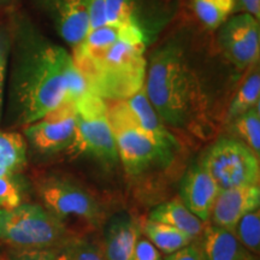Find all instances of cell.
<instances>
[{
    "mask_svg": "<svg viewBox=\"0 0 260 260\" xmlns=\"http://www.w3.org/2000/svg\"><path fill=\"white\" fill-rule=\"evenodd\" d=\"M10 111L16 125L27 126L67 102L88 92L69 51L45 37L24 16L11 19Z\"/></svg>",
    "mask_w": 260,
    "mask_h": 260,
    "instance_id": "cell-1",
    "label": "cell"
},
{
    "mask_svg": "<svg viewBox=\"0 0 260 260\" xmlns=\"http://www.w3.org/2000/svg\"><path fill=\"white\" fill-rule=\"evenodd\" d=\"M145 92L171 132L206 140L213 132L212 99L188 38H168L147 59Z\"/></svg>",
    "mask_w": 260,
    "mask_h": 260,
    "instance_id": "cell-2",
    "label": "cell"
},
{
    "mask_svg": "<svg viewBox=\"0 0 260 260\" xmlns=\"http://www.w3.org/2000/svg\"><path fill=\"white\" fill-rule=\"evenodd\" d=\"M145 52V34L135 22L92 29L71 56L88 92L105 102H115L128 99L144 88Z\"/></svg>",
    "mask_w": 260,
    "mask_h": 260,
    "instance_id": "cell-3",
    "label": "cell"
},
{
    "mask_svg": "<svg viewBox=\"0 0 260 260\" xmlns=\"http://www.w3.org/2000/svg\"><path fill=\"white\" fill-rule=\"evenodd\" d=\"M106 105L118 159L129 177H140L153 168L171 164L176 151L146 133L136 123L124 100L106 102Z\"/></svg>",
    "mask_w": 260,
    "mask_h": 260,
    "instance_id": "cell-4",
    "label": "cell"
},
{
    "mask_svg": "<svg viewBox=\"0 0 260 260\" xmlns=\"http://www.w3.org/2000/svg\"><path fill=\"white\" fill-rule=\"evenodd\" d=\"M75 235L64 220L42 205L23 204L0 210V243L15 249H54Z\"/></svg>",
    "mask_w": 260,
    "mask_h": 260,
    "instance_id": "cell-5",
    "label": "cell"
},
{
    "mask_svg": "<svg viewBox=\"0 0 260 260\" xmlns=\"http://www.w3.org/2000/svg\"><path fill=\"white\" fill-rule=\"evenodd\" d=\"M75 110L76 133L69 152L89 155L104 165L115 167L119 159L105 100L86 92L75 102Z\"/></svg>",
    "mask_w": 260,
    "mask_h": 260,
    "instance_id": "cell-6",
    "label": "cell"
},
{
    "mask_svg": "<svg viewBox=\"0 0 260 260\" xmlns=\"http://www.w3.org/2000/svg\"><path fill=\"white\" fill-rule=\"evenodd\" d=\"M200 165L209 172L219 190L259 184V157L234 138L217 140L205 152Z\"/></svg>",
    "mask_w": 260,
    "mask_h": 260,
    "instance_id": "cell-7",
    "label": "cell"
},
{
    "mask_svg": "<svg viewBox=\"0 0 260 260\" xmlns=\"http://www.w3.org/2000/svg\"><path fill=\"white\" fill-rule=\"evenodd\" d=\"M38 190L45 209L61 220L73 217L92 226L104 220V211L96 198L73 180L58 176L46 178L40 182Z\"/></svg>",
    "mask_w": 260,
    "mask_h": 260,
    "instance_id": "cell-8",
    "label": "cell"
},
{
    "mask_svg": "<svg viewBox=\"0 0 260 260\" xmlns=\"http://www.w3.org/2000/svg\"><path fill=\"white\" fill-rule=\"evenodd\" d=\"M217 45L225 59L236 69L245 70L258 64L259 19L246 12L233 15L217 29Z\"/></svg>",
    "mask_w": 260,
    "mask_h": 260,
    "instance_id": "cell-9",
    "label": "cell"
},
{
    "mask_svg": "<svg viewBox=\"0 0 260 260\" xmlns=\"http://www.w3.org/2000/svg\"><path fill=\"white\" fill-rule=\"evenodd\" d=\"M76 133L75 102H67L23 128L27 144L41 154L69 151Z\"/></svg>",
    "mask_w": 260,
    "mask_h": 260,
    "instance_id": "cell-10",
    "label": "cell"
},
{
    "mask_svg": "<svg viewBox=\"0 0 260 260\" xmlns=\"http://www.w3.org/2000/svg\"><path fill=\"white\" fill-rule=\"evenodd\" d=\"M65 44L77 47L89 32V0H37Z\"/></svg>",
    "mask_w": 260,
    "mask_h": 260,
    "instance_id": "cell-11",
    "label": "cell"
},
{
    "mask_svg": "<svg viewBox=\"0 0 260 260\" xmlns=\"http://www.w3.org/2000/svg\"><path fill=\"white\" fill-rule=\"evenodd\" d=\"M260 188L256 186L235 187L220 190L213 205L210 219L212 225L233 230L245 214L258 210Z\"/></svg>",
    "mask_w": 260,
    "mask_h": 260,
    "instance_id": "cell-12",
    "label": "cell"
},
{
    "mask_svg": "<svg viewBox=\"0 0 260 260\" xmlns=\"http://www.w3.org/2000/svg\"><path fill=\"white\" fill-rule=\"evenodd\" d=\"M219 191L216 182L199 162L191 165L182 178L180 199L191 213L207 222Z\"/></svg>",
    "mask_w": 260,
    "mask_h": 260,
    "instance_id": "cell-13",
    "label": "cell"
},
{
    "mask_svg": "<svg viewBox=\"0 0 260 260\" xmlns=\"http://www.w3.org/2000/svg\"><path fill=\"white\" fill-rule=\"evenodd\" d=\"M141 237V224L128 213H117L104 229L103 251L106 260H133Z\"/></svg>",
    "mask_w": 260,
    "mask_h": 260,
    "instance_id": "cell-14",
    "label": "cell"
},
{
    "mask_svg": "<svg viewBox=\"0 0 260 260\" xmlns=\"http://www.w3.org/2000/svg\"><path fill=\"white\" fill-rule=\"evenodd\" d=\"M200 236L199 248L203 260H256L232 230L209 224L205 225Z\"/></svg>",
    "mask_w": 260,
    "mask_h": 260,
    "instance_id": "cell-15",
    "label": "cell"
},
{
    "mask_svg": "<svg viewBox=\"0 0 260 260\" xmlns=\"http://www.w3.org/2000/svg\"><path fill=\"white\" fill-rule=\"evenodd\" d=\"M126 106H128L130 113H132L136 123L152 135L160 142L161 145L167 146V147L174 149V151H178L180 148V142L178 139L174 135V133L164 124L161 121L160 117L155 112L154 107L149 103L147 95L145 92V86L141 90L134 94L133 96L128 98L124 100Z\"/></svg>",
    "mask_w": 260,
    "mask_h": 260,
    "instance_id": "cell-16",
    "label": "cell"
},
{
    "mask_svg": "<svg viewBox=\"0 0 260 260\" xmlns=\"http://www.w3.org/2000/svg\"><path fill=\"white\" fill-rule=\"evenodd\" d=\"M148 219L176 228L190 236L193 240L198 239L203 234L205 228V222L198 218L187 209L180 197L174 198V199L154 207L149 212Z\"/></svg>",
    "mask_w": 260,
    "mask_h": 260,
    "instance_id": "cell-17",
    "label": "cell"
},
{
    "mask_svg": "<svg viewBox=\"0 0 260 260\" xmlns=\"http://www.w3.org/2000/svg\"><path fill=\"white\" fill-rule=\"evenodd\" d=\"M89 30L106 24L135 23L134 0H89Z\"/></svg>",
    "mask_w": 260,
    "mask_h": 260,
    "instance_id": "cell-18",
    "label": "cell"
},
{
    "mask_svg": "<svg viewBox=\"0 0 260 260\" xmlns=\"http://www.w3.org/2000/svg\"><path fill=\"white\" fill-rule=\"evenodd\" d=\"M27 141L17 132L0 129V177H15L27 165Z\"/></svg>",
    "mask_w": 260,
    "mask_h": 260,
    "instance_id": "cell-19",
    "label": "cell"
},
{
    "mask_svg": "<svg viewBox=\"0 0 260 260\" xmlns=\"http://www.w3.org/2000/svg\"><path fill=\"white\" fill-rule=\"evenodd\" d=\"M141 234H144L146 239L153 243L160 253L167 255L180 251L194 241L190 236L176 228L151 219L141 224Z\"/></svg>",
    "mask_w": 260,
    "mask_h": 260,
    "instance_id": "cell-20",
    "label": "cell"
},
{
    "mask_svg": "<svg viewBox=\"0 0 260 260\" xmlns=\"http://www.w3.org/2000/svg\"><path fill=\"white\" fill-rule=\"evenodd\" d=\"M260 104V74L258 64L253 65L252 71L243 80L241 86L236 90L235 95L228 107L224 116V124L229 125L230 123L246 113L252 107Z\"/></svg>",
    "mask_w": 260,
    "mask_h": 260,
    "instance_id": "cell-21",
    "label": "cell"
},
{
    "mask_svg": "<svg viewBox=\"0 0 260 260\" xmlns=\"http://www.w3.org/2000/svg\"><path fill=\"white\" fill-rule=\"evenodd\" d=\"M191 4L197 18L209 30H217L239 6L237 0H191Z\"/></svg>",
    "mask_w": 260,
    "mask_h": 260,
    "instance_id": "cell-22",
    "label": "cell"
},
{
    "mask_svg": "<svg viewBox=\"0 0 260 260\" xmlns=\"http://www.w3.org/2000/svg\"><path fill=\"white\" fill-rule=\"evenodd\" d=\"M260 105V104H259ZM259 105L252 107L230 123L233 138L246 145L256 157L260 155V111Z\"/></svg>",
    "mask_w": 260,
    "mask_h": 260,
    "instance_id": "cell-23",
    "label": "cell"
},
{
    "mask_svg": "<svg viewBox=\"0 0 260 260\" xmlns=\"http://www.w3.org/2000/svg\"><path fill=\"white\" fill-rule=\"evenodd\" d=\"M56 260H106L103 247L83 237L74 236L56 248Z\"/></svg>",
    "mask_w": 260,
    "mask_h": 260,
    "instance_id": "cell-24",
    "label": "cell"
},
{
    "mask_svg": "<svg viewBox=\"0 0 260 260\" xmlns=\"http://www.w3.org/2000/svg\"><path fill=\"white\" fill-rule=\"evenodd\" d=\"M240 243L252 254L260 251V212L259 209L251 211L242 217L232 230Z\"/></svg>",
    "mask_w": 260,
    "mask_h": 260,
    "instance_id": "cell-25",
    "label": "cell"
},
{
    "mask_svg": "<svg viewBox=\"0 0 260 260\" xmlns=\"http://www.w3.org/2000/svg\"><path fill=\"white\" fill-rule=\"evenodd\" d=\"M12 45V25L11 21L8 23H0V122L4 105V89L6 76H8L10 52Z\"/></svg>",
    "mask_w": 260,
    "mask_h": 260,
    "instance_id": "cell-26",
    "label": "cell"
},
{
    "mask_svg": "<svg viewBox=\"0 0 260 260\" xmlns=\"http://www.w3.org/2000/svg\"><path fill=\"white\" fill-rule=\"evenodd\" d=\"M22 204V193L15 177H0V210H12Z\"/></svg>",
    "mask_w": 260,
    "mask_h": 260,
    "instance_id": "cell-27",
    "label": "cell"
},
{
    "mask_svg": "<svg viewBox=\"0 0 260 260\" xmlns=\"http://www.w3.org/2000/svg\"><path fill=\"white\" fill-rule=\"evenodd\" d=\"M5 260H56L54 249H15L4 254Z\"/></svg>",
    "mask_w": 260,
    "mask_h": 260,
    "instance_id": "cell-28",
    "label": "cell"
},
{
    "mask_svg": "<svg viewBox=\"0 0 260 260\" xmlns=\"http://www.w3.org/2000/svg\"><path fill=\"white\" fill-rule=\"evenodd\" d=\"M133 260H164L159 249L146 237H140L136 243Z\"/></svg>",
    "mask_w": 260,
    "mask_h": 260,
    "instance_id": "cell-29",
    "label": "cell"
},
{
    "mask_svg": "<svg viewBox=\"0 0 260 260\" xmlns=\"http://www.w3.org/2000/svg\"><path fill=\"white\" fill-rule=\"evenodd\" d=\"M165 260H203V258H201L199 245L191 242L189 246L184 247L172 254H169Z\"/></svg>",
    "mask_w": 260,
    "mask_h": 260,
    "instance_id": "cell-30",
    "label": "cell"
},
{
    "mask_svg": "<svg viewBox=\"0 0 260 260\" xmlns=\"http://www.w3.org/2000/svg\"><path fill=\"white\" fill-rule=\"evenodd\" d=\"M237 5L241 6L246 14L256 19L260 18V0H237Z\"/></svg>",
    "mask_w": 260,
    "mask_h": 260,
    "instance_id": "cell-31",
    "label": "cell"
},
{
    "mask_svg": "<svg viewBox=\"0 0 260 260\" xmlns=\"http://www.w3.org/2000/svg\"><path fill=\"white\" fill-rule=\"evenodd\" d=\"M19 0H0V9H8L17 4Z\"/></svg>",
    "mask_w": 260,
    "mask_h": 260,
    "instance_id": "cell-32",
    "label": "cell"
},
{
    "mask_svg": "<svg viewBox=\"0 0 260 260\" xmlns=\"http://www.w3.org/2000/svg\"><path fill=\"white\" fill-rule=\"evenodd\" d=\"M0 260H5V256L4 254H2V253H0Z\"/></svg>",
    "mask_w": 260,
    "mask_h": 260,
    "instance_id": "cell-33",
    "label": "cell"
}]
</instances>
